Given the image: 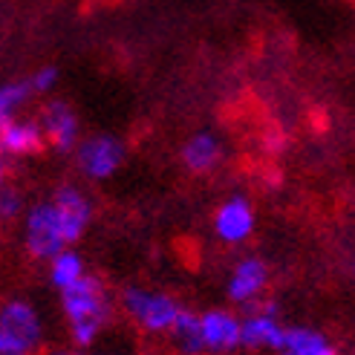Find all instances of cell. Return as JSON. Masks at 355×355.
I'll use <instances>...</instances> for the list:
<instances>
[{"instance_id":"6da1fadb","label":"cell","mask_w":355,"mask_h":355,"mask_svg":"<svg viewBox=\"0 0 355 355\" xmlns=\"http://www.w3.org/2000/svg\"><path fill=\"white\" fill-rule=\"evenodd\" d=\"M61 306L67 315L69 341L76 349H93L116 315L107 286L93 275H84L61 289Z\"/></svg>"},{"instance_id":"7a4b0ae2","label":"cell","mask_w":355,"mask_h":355,"mask_svg":"<svg viewBox=\"0 0 355 355\" xmlns=\"http://www.w3.org/2000/svg\"><path fill=\"white\" fill-rule=\"evenodd\" d=\"M119 309L136 329L148 332V335H168L176 315L182 312V304L168 292L128 286L119 297Z\"/></svg>"},{"instance_id":"3957f363","label":"cell","mask_w":355,"mask_h":355,"mask_svg":"<svg viewBox=\"0 0 355 355\" xmlns=\"http://www.w3.org/2000/svg\"><path fill=\"white\" fill-rule=\"evenodd\" d=\"M41 347H44L41 312L24 297H12L6 304H0V349L32 355Z\"/></svg>"},{"instance_id":"277c9868","label":"cell","mask_w":355,"mask_h":355,"mask_svg":"<svg viewBox=\"0 0 355 355\" xmlns=\"http://www.w3.org/2000/svg\"><path fill=\"white\" fill-rule=\"evenodd\" d=\"M24 248L35 260H49L61 248H67L61 217H58V208L52 205V200L35 202L24 211Z\"/></svg>"},{"instance_id":"5b68a950","label":"cell","mask_w":355,"mask_h":355,"mask_svg":"<svg viewBox=\"0 0 355 355\" xmlns=\"http://www.w3.org/2000/svg\"><path fill=\"white\" fill-rule=\"evenodd\" d=\"M76 162L78 171L93 182H104L116 176V171L124 162V145L121 139L110 136V133H96V136H87L76 145Z\"/></svg>"},{"instance_id":"8992f818","label":"cell","mask_w":355,"mask_h":355,"mask_svg":"<svg viewBox=\"0 0 355 355\" xmlns=\"http://www.w3.org/2000/svg\"><path fill=\"white\" fill-rule=\"evenodd\" d=\"M283 327L277 304L266 300V304H254L252 312L240 318V347L254 349V352H277L283 347Z\"/></svg>"},{"instance_id":"52a82bcc","label":"cell","mask_w":355,"mask_h":355,"mask_svg":"<svg viewBox=\"0 0 355 355\" xmlns=\"http://www.w3.org/2000/svg\"><path fill=\"white\" fill-rule=\"evenodd\" d=\"M269 280H272V272L266 266V260L257 254H245L228 272L225 295L234 306H254L260 304L266 289H269Z\"/></svg>"},{"instance_id":"ba28073f","label":"cell","mask_w":355,"mask_h":355,"mask_svg":"<svg viewBox=\"0 0 355 355\" xmlns=\"http://www.w3.org/2000/svg\"><path fill=\"white\" fill-rule=\"evenodd\" d=\"M52 205L58 208L67 245H76L87 234L90 223H93V202H90V197H87L78 185L64 182V185L55 188V193H52Z\"/></svg>"},{"instance_id":"9c48e42d","label":"cell","mask_w":355,"mask_h":355,"mask_svg":"<svg viewBox=\"0 0 355 355\" xmlns=\"http://www.w3.org/2000/svg\"><path fill=\"white\" fill-rule=\"evenodd\" d=\"M257 228V214H254V202L245 193H232L217 211H214V234L228 243V245H240L254 234Z\"/></svg>"},{"instance_id":"30bf717a","label":"cell","mask_w":355,"mask_h":355,"mask_svg":"<svg viewBox=\"0 0 355 355\" xmlns=\"http://www.w3.org/2000/svg\"><path fill=\"white\" fill-rule=\"evenodd\" d=\"M41 130L46 136V141L58 153H73L76 145L81 141V121L78 113L69 107V101L64 98H52L44 104L41 110Z\"/></svg>"},{"instance_id":"8fae6325","label":"cell","mask_w":355,"mask_h":355,"mask_svg":"<svg viewBox=\"0 0 355 355\" xmlns=\"http://www.w3.org/2000/svg\"><path fill=\"white\" fill-rule=\"evenodd\" d=\"M200 327H202V344L205 352H234L240 349V315L232 309H208L200 312Z\"/></svg>"},{"instance_id":"7c38bea8","label":"cell","mask_w":355,"mask_h":355,"mask_svg":"<svg viewBox=\"0 0 355 355\" xmlns=\"http://www.w3.org/2000/svg\"><path fill=\"white\" fill-rule=\"evenodd\" d=\"M44 145H46V136L35 119L15 116L0 124V153L3 156H32V153H41Z\"/></svg>"},{"instance_id":"4fadbf2b","label":"cell","mask_w":355,"mask_h":355,"mask_svg":"<svg viewBox=\"0 0 355 355\" xmlns=\"http://www.w3.org/2000/svg\"><path fill=\"white\" fill-rule=\"evenodd\" d=\"M180 159L191 173H211V171H217V165L223 162V141L208 130L193 133L182 145Z\"/></svg>"},{"instance_id":"5bb4252c","label":"cell","mask_w":355,"mask_h":355,"mask_svg":"<svg viewBox=\"0 0 355 355\" xmlns=\"http://www.w3.org/2000/svg\"><path fill=\"white\" fill-rule=\"evenodd\" d=\"M280 352H286V355H341L329 335L315 327H286Z\"/></svg>"},{"instance_id":"9a60e30c","label":"cell","mask_w":355,"mask_h":355,"mask_svg":"<svg viewBox=\"0 0 355 355\" xmlns=\"http://www.w3.org/2000/svg\"><path fill=\"white\" fill-rule=\"evenodd\" d=\"M171 341L176 355H205L202 344V327H200V312H191L182 306V312L176 315V321L171 327Z\"/></svg>"},{"instance_id":"2e32d148","label":"cell","mask_w":355,"mask_h":355,"mask_svg":"<svg viewBox=\"0 0 355 355\" xmlns=\"http://www.w3.org/2000/svg\"><path fill=\"white\" fill-rule=\"evenodd\" d=\"M84 275H87L84 257H81V252H76L73 245H67V248H61L55 257H49V283L58 292L67 289L69 283H76Z\"/></svg>"},{"instance_id":"e0dca14e","label":"cell","mask_w":355,"mask_h":355,"mask_svg":"<svg viewBox=\"0 0 355 355\" xmlns=\"http://www.w3.org/2000/svg\"><path fill=\"white\" fill-rule=\"evenodd\" d=\"M32 98V90L26 81H6L0 84V124L15 119L26 107V101Z\"/></svg>"},{"instance_id":"ac0fdd59","label":"cell","mask_w":355,"mask_h":355,"mask_svg":"<svg viewBox=\"0 0 355 355\" xmlns=\"http://www.w3.org/2000/svg\"><path fill=\"white\" fill-rule=\"evenodd\" d=\"M24 211H26V202H24V193L17 191L15 185L3 182L0 185V220H17V217H24Z\"/></svg>"},{"instance_id":"d6986e66","label":"cell","mask_w":355,"mask_h":355,"mask_svg":"<svg viewBox=\"0 0 355 355\" xmlns=\"http://www.w3.org/2000/svg\"><path fill=\"white\" fill-rule=\"evenodd\" d=\"M26 84H29L32 96H46V93L55 90V84H58V69H55V67H41L38 73L26 78Z\"/></svg>"},{"instance_id":"ffe728a7","label":"cell","mask_w":355,"mask_h":355,"mask_svg":"<svg viewBox=\"0 0 355 355\" xmlns=\"http://www.w3.org/2000/svg\"><path fill=\"white\" fill-rule=\"evenodd\" d=\"M3 182H9V162L0 156V185H3Z\"/></svg>"},{"instance_id":"44dd1931","label":"cell","mask_w":355,"mask_h":355,"mask_svg":"<svg viewBox=\"0 0 355 355\" xmlns=\"http://www.w3.org/2000/svg\"><path fill=\"white\" fill-rule=\"evenodd\" d=\"M46 355H81V352H76V349H49Z\"/></svg>"},{"instance_id":"7402d4cb","label":"cell","mask_w":355,"mask_h":355,"mask_svg":"<svg viewBox=\"0 0 355 355\" xmlns=\"http://www.w3.org/2000/svg\"><path fill=\"white\" fill-rule=\"evenodd\" d=\"M81 355H119V352H96L93 349V352H81Z\"/></svg>"},{"instance_id":"603a6c76","label":"cell","mask_w":355,"mask_h":355,"mask_svg":"<svg viewBox=\"0 0 355 355\" xmlns=\"http://www.w3.org/2000/svg\"><path fill=\"white\" fill-rule=\"evenodd\" d=\"M0 355H24V352H12V349H0Z\"/></svg>"},{"instance_id":"cb8c5ba5","label":"cell","mask_w":355,"mask_h":355,"mask_svg":"<svg viewBox=\"0 0 355 355\" xmlns=\"http://www.w3.org/2000/svg\"><path fill=\"white\" fill-rule=\"evenodd\" d=\"M145 355H176V352H159V349H156V352H145Z\"/></svg>"},{"instance_id":"d4e9b609","label":"cell","mask_w":355,"mask_h":355,"mask_svg":"<svg viewBox=\"0 0 355 355\" xmlns=\"http://www.w3.org/2000/svg\"><path fill=\"white\" fill-rule=\"evenodd\" d=\"M269 355H286V352H280V349H277V352H269Z\"/></svg>"}]
</instances>
